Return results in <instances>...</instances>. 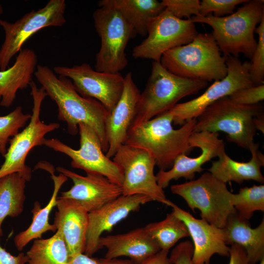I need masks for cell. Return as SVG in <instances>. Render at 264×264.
Returning <instances> with one entry per match:
<instances>
[{
    "instance_id": "1",
    "label": "cell",
    "mask_w": 264,
    "mask_h": 264,
    "mask_svg": "<svg viewBox=\"0 0 264 264\" xmlns=\"http://www.w3.org/2000/svg\"><path fill=\"white\" fill-rule=\"evenodd\" d=\"M48 96L57 106L58 117L66 123L68 132L72 135L78 132V125L84 123L92 128L107 153L108 142L105 121L109 114L97 100L81 95L68 78L56 74L46 66L38 65L34 74Z\"/></svg>"
},
{
    "instance_id": "2",
    "label": "cell",
    "mask_w": 264,
    "mask_h": 264,
    "mask_svg": "<svg viewBox=\"0 0 264 264\" xmlns=\"http://www.w3.org/2000/svg\"><path fill=\"white\" fill-rule=\"evenodd\" d=\"M173 118L169 110L131 128L124 144L148 152L159 171L170 169L179 155L192 150L189 138L197 120L191 119L175 129Z\"/></svg>"
},
{
    "instance_id": "3",
    "label": "cell",
    "mask_w": 264,
    "mask_h": 264,
    "mask_svg": "<svg viewBox=\"0 0 264 264\" xmlns=\"http://www.w3.org/2000/svg\"><path fill=\"white\" fill-rule=\"evenodd\" d=\"M264 17V0H252L228 16H193L190 20L194 23H206L212 28V34L224 55L238 58L243 54L251 59L257 44L255 29Z\"/></svg>"
},
{
    "instance_id": "4",
    "label": "cell",
    "mask_w": 264,
    "mask_h": 264,
    "mask_svg": "<svg viewBox=\"0 0 264 264\" xmlns=\"http://www.w3.org/2000/svg\"><path fill=\"white\" fill-rule=\"evenodd\" d=\"M220 52L212 33H198L189 44L165 52L160 63L179 77L207 82L220 80L227 74L226 56Z\"/></svg>"
},
{
    "instance_id": "5",
    "label": "cell",
    "mask_w": 264,
    "mask_h": 264,
    "mask_svg": "<svg viewBox=\"0 0 264 264\" xmlns=\"http://www.w3.org/2000/svg\"><path fill=\"white\" fill-rule=\"evenodd\" d=\"M207 85L204 81L176 75L160 62L153 61L151 73L140 93L130 129L171 110L181 99L197 93Z\"/></svg>"
},
{
    "instance_id": "6",
    "label": "cell",
    "mask_w": 264,
    "mask_h": 264,
    "mask_svg": "<svg viewBox=\"0 0 264 264\" xmlns=\"http://www.w3.org/2000/svg\"><path fill=\"white\" fill-rule=\"evenodd\" d=\"M93 13L94 27L101 39L96 55L95 69L99 72L119 73L127 66L125 49L137 33L116 8L112 0H102Z\"/></svg>"
},
{
    "instance_id": "7",
    "label": "cell",
    "mask_w": 264,
    "mask_h": 264,
    "mask_svg": "<svg viewBox=\"0 0 264 264\" xmlns=\"http://www.w3.org/2000/svg\"><path fill=\"white\" fill-rule=\"evenodd\" d=\"M263 113L259 104H239L225 96L208 107L197 118L193 132H223L228 141L249 150L256 134L254 119Z\"/></svg>"
},
{
    "instance_id": "8",
    "label": "cell",
    "mask_w": 264,
    "mask_h": 264,
    "mask_svg": "<svg viewBox=\"0 0 264 264\" xmlns=\"http://www.w3.org/2000/svg\"><path fill=\"white\" fill-rule=\"evenodd\" d=\"M170 188L173 194L184 199L193 212L198 209L201 219L217 227L223 228L229 216L236 212L234 194L226 183L209 172L197 179L172 185Z\"/></svg>"
},
{
    "instance_id": "9",
    "label": "cell",
    "mask_w": 264,
    "mask_h": 264,
    "mask_svg": "<svg viewBox=\"0 0 264 264\" xmlns=\"http://www.w3.org/2000/svg\"><path fill=\"white\" fill-rule=\"evenodd\" d=\"M29 86L33 104L31 118L23 130L9 140V147L3 156L4 161L0 167V178L19 173L29 181L31 170L25 164L28 153L35 147L43 145L45 135L60 127L59 123L46 124L41 120L42 104L47 95L43 88H38L35 82L32 81Z\"/></svg>"
},
{
    "instance_id": "10",
    "label": "cell",
    "mask_w": 264,
    "mask_h": 264,
    "mask_svg": "<svg viewBox=\"0 0 264 264\" xmlns=\"http://www.w3.org/2000/svg\"><path fill=\"white\" fill-rule=\"evenodd\" d=\"M80 148L76 150L57 138H45L43 145L55 152L68 156L71 160V166L84 171L87 174L103 176L122 187L123 173L121 168L108 157L103 150L100 139L89 126L78 125Z\"/></svg>"
},
{
    "instance_id": "11",
    "label": "cell",
    "mask_w": 264,
    "mask_h": 264,
    "mask_svg": "<svg viewBox=\"0 0 264 264\" xmlns=\"http://www.w3.org/2000/svg\"><path fill=\"white\" fill-rule=\"evenodd\" d=\"M65 0H50L37 10L26 13L14 23L0 20L5 38L0 49V70L7 69L13 57L22 49L23 44L33 35L49 26L60 27L66 22Z\"/></svg>"
},
{
    "instance_id": "12",
    "label": "cell",
    "mask_w": 264,
    "mask_h": 264,
    "mask_svg": "<svg viewBox=\"0 0 264 264\" xmlns=\"http://www.w3.org/2000/svg\"><path fill=\"white\" fill-rule=\"evenodd\" d=\"M227 74L223 79L215 81L199 96L190 101L177 104L170 110L173 123L182 125L193 119H197L210 105L237 90L256 86L249 74L250 62H242L238 58L226 56Z\"/></svg>"
},
{
    "instance_id": "13",
    "label": "cell",
    "mask_w": 264,
    "mask_h": 264,
    "mask_svg": "<svg viewBox=\"0 0 264 264\" xmlns=\"http://www.w3.org/2000/svg\"><path fill=\"white\" fill-rule=\"evenodd\" d=\"M198 32L190 19H180L165 9L149 23L147 37L135 46V59L160 62L162 55L173 48L189 44Z\"/></svg>"
},
{
    "instance_id": "14",
    "label": "cell",
    "mask_w": 264,
    "mask_h": 264,
    "mask_svg": "<svg viewBox=\"0 0 264 264\" xmlns=\"http://www.w3.org/2000/svg\"><path fill=\"white\" fill-rule=\"evenodd\" d=\"M122 169V195H143L167 205L169 199L157 182L154 174L155 162L146 150L122 145L112 159Z\"/></svg>"
},
{
    "instance_id": "15",
    "label": "cell",
    "mask_w": 264,
    "mask_h": 264,
    "mask_svg": "<svg viewBox=\"0 0 264 264\" xmlns=\"http://www.w3.org/2000/svg\"><path fill=\"white\" fill-rule=\"evenodd\" d=\"M53 70L58 75L69 78L82 96L100 102L109 113L122 95L124 77L120 73L99 72L87 63L72 67L56 66Z\"/></svg>"
},
{
    "instance_id": "16",
    "label": "cell",
    "mask_w": 264,
    "mask_h": 264,
    "mask_svg": "<svg viewBox=\"0 0 264 264\" xmlns=\"http://www.w3.org/2000/svg\"><path fill=\"white\" fill-rule=\"evenodd\" d=\"M192 148L200 149V154L197 156L190 157L182 154L175 160L172 167L166 171H159L156 177L158 185L162 189L169 185L172 180L183 177L186 180H193L195 173L204 171L202 166L206 162L215 157H218L225 149L224 143L219 138V132L207 131L194 132L189 138Z\"/></svg>"
},
{
    "instance_id": "17",
    "label": "cell",
    "mask_w": 264,
    "mask_h": 264,
    "mask_svg": "<svg viewBox=\"0 0 264 264\" xmlns=\"http://www.w3.org/2000/svg\"><path fill=\"white\" fill-rule=\"evenodd\" d=\"M56 169L73 182L71 188L62 192L60 197L77 202L88 213L122 195L121 186L103 176L88 174L83 176L60 166Z\"/></svg>"
},
{
    "instance_id": "18",
    "label": "cell",
    "mask_w": 264,
    "mask_h": 264,
    "mask_svg": "<svg viewBox=\"0 0 264 264\" xmlns=\"http://www.w3.org/2000/svg\"><path fill=\"white\" fill-rule=\"evenodd\" d=\"M153 201L145 195H122L100 208L89 213L85 254L92 257L99 249V240L102 233L110 231L118 222L141 206Z\"/></svg>"
},
{
    "instance_id": "19",
    "label": "cell",
    "mask_w": 264,
    "mask_h": 264,
    "mask_svg": "<svg viewBox=\"0 0 264 264\" xmlns=\"http://www.w3.org/2000/svg\"><path fill=\"white\" fill-rule=\"evenodd\" d=\"M175 214L186 226L193 244L192 260L195 264H209L214 254L229 257V247L225 242L223 228L215 226L202 219H198L170 200Z\"/></svg>"
},
{
    "instance_id": "20",
    "label": "cell",
    "mask_w": 264,
    "mask_h": 264,
    "mask_svg": "<svg viewBox=\"0 0 264 264\" xmlns=\"http://www.w3.org/2000/svg\"><path fill=\"white\" fill-rule=\"evenodd\" d=\"M124 79L121 97L105 121V131L109 145L106 155L110 158L113 157L125 142L135 114L140 94L132 72L128 73L124 76Z\"/></svg>"
},
{
    "instance_id": "21",
    "label": "cell",
    "mask_w": 264,
    "mask_h": 264,
    "mask_svg": "<svg viewBox=\"0 0 264 264\" xmlns=\"http://www.w3.org/2000/svg\"><path fill=\"white\" fill-rule=\"evenodd\" d=\"M54 225L63 236L69 258L85 253L89 213L77 202L59 197Z\"/></svg>"
},
{
    "instance_id": "22",
    "label": "cell",
    "mask_w": 264,
    "mask_h": 264,
    "mask_svg": "<svg viewBox=\"0 0 264 264\" xmlns=\"http://www.w3.org/2000/svg\"><path fill=\"white\" fill-rule=\"evenodd\" d=\"M98 243L100 249L105 247L107 249L104 258L126 256L136 264H140L161 250L144 227L123 234L101 236Z\"/></svg>"
},
{
    "instance_id": "23",
    "label": "cell",
    "mask_w": 264,
    "mask_h": 264,
    "mask_svg": "<svg viewBox=\"0 0 264 264\" xmlns=\"http://www.w3.org/2000/svg\"><path fill=\"white\" fill-rule=\"evenodd\" d=\"M258 149L259 144L254 142L249 149L252 156L247 162L233 160L224 149L219 155V159L212 162L208 171L226 184L230 181L241 184L245 180H249L264 183V177L261 167L264 166V155Z\"/></svg>"
},
{
    "instance_id": "24",
    "label": "cell",
    "mask_w": 264,
    "mask_h": 264,
    "mask_svg": "<svg viewBox=\"0 0 264 264\" xmlns=\"http://www.w3.org/2000/svg\"><path fill=\"white\" fill-rule=\"evenodd\" d=\"M38 58L30 48L22 49L18 53L13 65L0 70V105L11 106L19 90L26 88L31 82L36 70Z\"/></svg>"
},
{
    "instance_id": "25",
    "label": "cell",
    "mask_w": 264,
    "mask_h": 264,
    "mask_svg": "<svg viewBox=\"0 0 264 264\" xmlns=\"http://www.w3.org/2000/svg\"><path fill=\"white\" fill-rule=\"evenodd\" d=\"M227 245L236 244L245 250L248 264H256L264 258V219L252 228L248 220L237 212L231 214L223 228Z\"/></svg>"
},
{
    "instance_id": "26",
    "label": "cell",
    "mask_w": 264,
    "mask_h": 264,
    "mask_svg": "<svg viewBox=\"0 0 264 264\" xmlns=\"http://www.w3.org/2000/svg\"><path fill=\"white\" fill-rule=\"evenodd\" d=\"M47 170L50 173L54 183L52 195L47 205L43 208L38 201L35 202L31 210L33 215L31 223L26 229L17 234L14 238L15 245L19 251L22 250L31 241L42 238L44 233L48 231H57L54 224L49 223V215L56 205L59 191L68 178L62 173L56 176L49 166L47 167Z\"/></svg>"
},
{
    "instance_id": "27",
    "label": "cell",
    "mask_w": 264,
    "mask_h": 264,
    "mask_svg": "<svg viewBox=\"0 0 264 264\" xmlns=\"http://www.w3.org/2000/svg\"><path fill=\"white\" fill-rule=\"evenodd\" d=\"M27 181L19 173L0 178V237L3 235L4 219L7 217H17L23 212Z\"/></svg>"
},
{
    "instance_id": "28",
    "label": "cell",
    "mask_w": 264,
    "mask_h": 264,
    "mask_svg": "<svg viewBox=\"0 0 264 264\" xmlns=\"http://www.w3.org/2000/svg\"><path fill=\"white\" fill-rule=\"evenodd\" d=\"M114 5L131 24L137 34L147 35L150 21L165 9L157 0H112Z\"/></svg>"
},
{
    "instance_id": "29",
    "label": "cell",
    "mask_w": 264,
    "mask_h": 264,
    "mask_svg": "<svg viewBox=\"0 0 264 264\" xmlns=\"http://www.w3.org/2000/svg\"><path fill=\"white\" fill-rule=\"evenodd\" d=\"M26 256V264H67L69 260L66 245L58 230L50 238L34 240Z\"/></svg>"
},
{
    "instance_id": "30",
    "label": "cell",
    "mask_w": 264,
    "mask_h": 264,
    "mask_svg": "<svg viewBox=\"0 0 264 264\" xmlns=\"http://www.w3.org/2000/svg\"><path fill=\"white\" fill-rule=\"evenodd\" d=\"M144 227L161 250L169 251L179 240L190 236L186 226L173 211L167 214L164 220Z\"/></svg>"
},
{
    "instance_id": "31",
    "label": "cell",
    "mask_w": 264,
    "mask_h": 264,
    "mask_svg": "<svg viewBox=\"0 0 264 264\" xmlns=\"http://www.w3.org/2000/svg\"><path fill=\"white\" fill-rule=\"evenodd\" d=\"M233 199L236 212L248 220L254 212L264 211V185L241 188L238 193L234 194Z\"/></svg>"
},
{
    "instance_id": "32",
    "label": "cell",
    "mask_w": 264,
    "mask_h": 264,
    "mask_svg": "<svg viewBox=\"0 0 264 264\" xmlns=\"http://www.w3.org/2000/svg\"><path fill=\"white\" fill-rule=\"evenodd\" d=\"M31 115L24 113L22 107L18 106L8 114L0 116V154L2 156L6 152L10 138L19 132L30 120Z\"/></svg>"
},
{
    "instance_id": "33",
    "label": "cell",
    "mask_w": 264,
    "mask_h": 264,
    "mask_svg": "<svg viewBox=\"0 0 264 264\" xmlns=\"http://www.w3.org/2000/svg\"><path fill=\"white\" fill-rule=\"evenodd\" d=\"M255 33L258 35V41L249 68V74L253 83L259 86L264 83V17Z\"/></svg>"
},
{
    "instance_id": "34",
    "label": "cell",
    "mask_w": 264,
    "mask_h": 264,
    "mask_svg": "<svg viewBox=\"0 0 264 264\" xmlns=\"http://www.w3.org/2000/svg\"><path fill=\"white\" fill-rule=\"evenodd\" d=\"M247 0H202L200 1L199 15L212 14L216 17L229 15L234 12L237 5L247 2Z\"/></svg>"
},
{
    "instance_id": "35",
    "label": "cell",
    "mask_w": 264,
    "mask_h": 264,
    "mask_svg": "<svg viewBox=\"0 0 264 264\" xmlns=\"http://www.w3.org/2000/svg\"><path fill=\"white\" fill-rule=\"evenodd\" d=\"M165 8L176 17L190 19L193 16L199 15L200 1L198 0H163Z\"/></svg>"
},
{
    "instance_id": "36",
    "label": "cell",
    "mask_w": 264,
    "mask_h": 264,
    "mask_svg": "<svg viewBox=\"0 0 264 264\" xmlns=\"http://www.w3.org/2000/svg\"><path fill=\"white\" fill-rule=\"evenodd\" d=\"M228 96L237 104L245 105L258 104L264 99V85L242 88Z\"/></svg>"
},
{
    "instance_id": "37",
    "label": "cell",
    "mask_w": 264,
    "mask_h": 264,
    "mask_svg": "<svg viewBox=\"0 0 264 264\" xmlns=\"http://www.w3.org/2000/svg\"><path fill=\"white\" fill-rule=\"evenodd\" d=\"M193 249L191 241L182 242L173 249L170 259L173 264H195L192 260Z\"/></svg>"
},
{
    "instance_id": "38",
    "label": "cell",
    "mask_w": 264,
    "mask_h": 264,
    "mask_svg": "<svg viewBox=\"0 0 264 264\" xmlns=\"http://www.w3.org/2000/svg\"><path fill=\"white\" fill-rule=\"evenodd\" d=\"M228 264H248V260L244 249L241 246L230 245Z\"/></svg>"
},
{
    "instance_id": "39",
    "label": "cell",
    "mask_w": 264,
    "mask_h": 264,
    "mask_svg": "<svg viewBox=\"0 0 264 264\" xmlns=\"http://www.w3.org/2000/svg\"><path fill=\"white\" fill-rule=\"evenodd\" d=\"M27 262V258L24 253L13 256L3 248L0 243V264H26Z\"/></svg>"
},
{
    "instance_id": "40",
    "label": "cell",
    "mask_w": 264,
    "mask_h": 264,
    "mask_svg": "<svg viewBox=\"0 0 264 264\" xmlns=\"http://www.w3.org/2000/svg\"><path fill=\"white\" fill-rule=\"evenodd\" d=\"M169 251L160 250L140 264H173L168 256Z\"/></svg>"
},
{
    "instance_id": "41",
    "label": "cell",
    "mask_w": 264,
    "mask_h": 264,
    "mask_svg": "<svg viewBox=\"0 0 264 264\" xmlns=\"http://www.w3.org/2000/svg\"><path fill=\"white\" fill-rule=\"evenodd\" d=\"M67 264H101L97 259L88 256L85 253L69 258Z\"/></svg>"
},
{
    "instance_id": "42",
    "label": "cell",
    "mask_w": 264,
    "mask_h": 264,
    "mask_svg": "<svg viewBox=\"0 0 264 264\" xmlns=\"http://www.w3.org/2000/svg\"><path fill=\"white\" fill-rule=\"evenodd\" d=\"M98 260L101 264H136L131 260H124L118 258L107 259L105 258Z\"/></svg>"
},
{
    "instance_id": "43",
    "label": "cell",
    "mask_w": 264,
    "mask_h": 264,
    "mask_svg": "<svg viewBox=\"0 0 264 264\" xmlns=\"http://www.w3.org/2000/svg\"><path fill=\"white\" fill-rule=\"evenodd\" d=\"M254 125L256 129L264 133V113L260 114L254 119Z\"/></svg>"
},
{
    "instance_id": "44",
    "label": "cell",
    "mask_w": 264,
    "mask_h": 264,
    "mask_svg": "<svg viewBox=\"0 0 264 264\" xmlns=\"http://www.w3.org/2000/svg\"><path fill=\"white\" fill-rule=\"evenodd\" d=\"M2 12H3L2 7L1 6V5L0 4V15L2 13Z\"/></svg>"
},
{
    "instance_id": "45",
    "label": "cell",
    "mask_w": 264,
    "mask_h": 264,
    "mask_svg": "<svg viewBox=\"0 0 264 264\" xmlns=\"http://www.w3.org/2000/svg\"><path fill=\"white\" fill-rule=\"evenodd\" d=\"M259 264H264V258H263L260 261V262L259 263Z\"/></svg>"
},
{
    "instance_id": "46",
    "label": "cell",
    "mask_w": 264,
    "mask_h": 264,
    "mask_svg": "<svg viewBox=\"0 0 264 264\" xmlns=\"http://www.w3.org/2000/svg\"><path fill=\"white\" fill-rule=\"evenodd\" d=\"M0 99H1V96H0Z\"/></svg>"
}]
</instances>
